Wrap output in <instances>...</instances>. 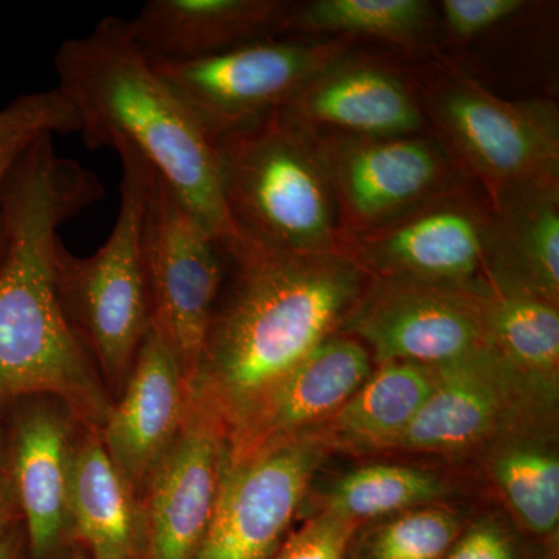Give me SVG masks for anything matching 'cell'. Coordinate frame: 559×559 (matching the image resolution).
Listing matches in <instances>:
<instances>
[{"mask_svg":"<svg viewBox=\"0 0 559 559\" xmlns=\"http://www.w3.org/2000/svg\"><path fill=\"white\" fill-rule=\"evenodd\" d=\"M489 198L496 230V290H521L558 304V180L507 187Z\"/></svg>","mask_w":559,"mask_h":559,"instance_id":"21","label":"cell"},{"mask_svg":"<svg viewBox=\"0 0 559 559\" xmlns=\"http://www.w3.org/2000/svg\"><path fill=\"white\" fill-rule=\"evenodd\" d=\"M231 286L216 307L189 390L227 432L294 367L333 336L366 290L344 250L300 253L235 234L223 240Z\"/></svg>","mask_w":559,"mask_h":559,"instance_id":"2","label":"cell"},{"mask_svg":"<svg viewBox=\"0 0 559 559\" xmlns=\"http://www.w3.org/2000/svg\"><path fill=\"white\" fill-rule=\"evenodd\" d=\"M433 382L432 367L403 360L382 362L331 418V437L358 450L395 448L428 400Z\"/></svg>","mask_w":559,"mask_h":559,"instance_id":"22","label":"cell"},{"mask_svg":"<svg viewBox=\"0 0 559 559\" xmlns=\"http://www.w3.org/2000/svg\"><path fill=\"white\" fill-rule=\"evenodd\" d=\"M103 197L94 173L58 156L53 135L25 151L0 190V401L49 396L97 429L112 403L62 307L55 250L62 224Z\"/></svg>","mask_w":559,"mask_h":559,"instance_id":"1","label":"cell"},{"mask_svg":"<svg viewBox=\"0 0 559 559\" xmlns=\"http://www.w3.org/2000/svg\"><path fill=\"white\" fill-rule=\"evenodd\" d=\"M53 64L86 148L138 151L205 229L221 240L235 235L215 145L138 49L130 20L108 16L90 35L62 40Z\"/></svg>","mask_w":559,"mask_h":559,"instance_id":"3","label":"cell"},{"mask_svg":"<svg viewBox=\"0 0 559 559\" xmlns=\"http://www.w3.org/2000/svg\"><path fill=\"white\" fill-rule=\"evenodd\" d=\"M459 518L439 507L393 514L360 543L359 559H443L459 538Z\"/></svg>","mask_w":559,"mask_h":559,"instance_id":"27","label":"cell"},{"mask_svg":"<svg viewBox=\"0 0 559 559\" xmlns=\"http://www.w3.org/2000/svg\"><path fill=\"white\" fill-rule=\"evenodd\" d=\"M66 559H91V558L84 557L83 554H72V555H70V557H68Z\"/></svg>","mask_w":559,"mask_h":559,"instance_id":"34","label":"cell"},{"mask_svg":"<svg viewBox=\"0 0 559 559\" xmlns=\"http://www.w3.org/2000/svg\"><path fill=\"white\" fill-rule=\"evenodd\" d=\"M312 135L333 183L342 242L460 189L463 173L439 140L421 134L392 139Z\"/></svg>","mask_w":559,"mask_h":559,"instance_id":"10","label":"cell"},{"mask_svg":"<svg viewBox=\"0 0 559 559\" xmlns=\"http://www.w3.org/2000/svg\"><path fill=\"white\" fill-rule=\"evenodd\" d=\"M370 374L369 352L359 342L329 337L227 432V459L252 457L333 418Z\"/></svg>","mask_w":559,"mask_h":559,"instance_id":"15","label":"cell"},{"mask_svg":"<svg viewBox=\"0 0 559 559\" xmlns=\"http://www.w3.org/2000/svg\"><path fill=\"white\" fill-rule=\"evenodd\" d=\"M21 520L20 506L11 480L9 452L0 444V538Z\"/></svg>","mask_w":559,"mask_h":559,"instance_id":"32","label":"cell"},{"mask_svg":"<svg viewBox=\"0 0 559 559\" xmlns=\"http://www.w3.org/2000/svg\"><path fill=\"white\" fill-rule=\"evenodd\" d=\"M25 547H27L25 533L22 532L20 525H14L0 538V559H25Z\"/></svg>","mask_w":559,"mask_h":559,"instance_id":"33","label":"cell"},{"mask_svg":"<svg viewBox=\"0 0 559 559\" xmlns=\"http://www.w3.org/2000/svg\"><path fill=\"white\" fill-rule=\"evenodd\" d=\"M320 457L304 437L235 462L226 452L215 511L193 559L274 557Z\"/></svg>","mask_w":559,"mask_h":559,"instance_id":"12","label":"cell"},{"mask_svg":"<svg viewBox=\"0 0 559 559\" xmlns=\"http://www.w3.org/2000/svg\"><path fill=\"white\" fill-rule=\"evenodd\" d=\"M280 114L311 134L359 139L417 135L426 123L417 98L395 73L344 58L308 81Z\"/></svg>","mask_w":559,"mask_h":559,"instance_id":"17","label":"cell"},{"mask_svg":"<svg viewBox=\"0 0 559 559\" xmlns=\"http://www.w3.org/2000/svg\"><path fill=\"white\" fill-rule=\"evenodd\" d=\"M75 421L68 407L36 396L14 421L9 463L33 559H51L69 536V481Z\"/></svg>","mask_w":559,"mask_h":559,"instance_id":"16","label":"cell"},{"mask_svg":"<svg viewBox=\"0 0 559 559\" xmlns=\"http://www.w3.org/2000/svg\"><path fill=\"white\" fill-rule=\"evenodd\" d=\"M121 160L120 209L108 240L76 257L55 250L62 307L108 380L123 388L148 333L151 299L143 227L154 170L138 151L114 146Z\"/></svg>","mask_w":559,"mask_h":559,"instance_id":"5","label":"cell"},{"mask_svg":"<svg viewBox=\"0 0 559 559\" xmlns=\"http://www.w3.org/2000/svg\"><path fill=\"white\" fill-rule=\"evenodd\" d=\"M432 369V392L395 448L455 452L476 447L502 418L513 370L492 348Z\"/></svg>","mask_w":559,"mask_h":559,"instance_id":"19","label":"cell"},{"mask_svg":"<svg viewBox=\"0 0 559 559\" xmlns=\"http://www.w3.org/2000/svg\"><path fill=\"white\" fill-rule=\"evenodd\" d=\"M436 474L412 466L369 465L342 477L329 496V507L352 522L388 518L418 509L444 495Z\"/></svg>","mask_w":559,"mask_h":559,"instance_id":"25","label":"cell"},{"mask_svg":"<svg viewBox=\"0 0 559 559\" xmlns=\"http://www.w3.org/2000/svg\"><path fill=\"white\" fill-rule=\"evenodd\" d=\"M189 409V384L175 348L151 319L120 400L98 432L132 488L143 489L173 443Z\"/></svg>","mask_w":559,"mask_h":559,"instance_id":"14","label":"cell"},{"mask_svg":"<svg viewBox=\"0 0 559 559\" xmlns=\"http://www.w3.org/2000/svg\"><path fill=\"white\" fill-rule=\"evenodd\" d=\"M80 132L79 114L57 87L14 98L0 109V190L36 140Z\"/></svg>","mask_w":559,"mask_h":559,"instance_id":"28","label":"cell"},{"mask_svg":"<svg viewBox=\"0 0 559 559\" xmlns=\"http://www.w3.org/2000/svg\"><path fill=\"white\" fill-rule=\"evenodd\" d=\"M226 452V428L189 390L178 439L142 492L140 559L194 558L218 500Z\"/></svg>","mask_w":559,"mask_h":559,"instance_id":"13","label":"cell"},{"mask_svg":"<svg viewBox=\"0 0 559 559\" xmlns=\"http://www.w3.org/2000/svg\"><path fill=\"white\" fill-rule=\"evenodd\" d=\"M488 296V294H487ZM484 294L377 278L347 319L381 362L443 367L491 349Z\"/></svg>","mask_w":559,"mask_h":559,"instance_id":"11","label":"cell"},{"mask_svg":"<svg viewBox=\"0 0 559 559\" xmlns=\"http://www.w3.org/2000/svg\"><path fill=\"white\" fill-rule=\"evenodd\" d=\"M489 345L513 371L557 380L558 304L521 290H492L485 299Z\"/></svg>","mask_w":559,"mask_h":559,"instance_id":"23","label":"cell"},{"mask_svg":"<svg viewBox=\"0 0 559 559\" xmlns=\"http://www.w3.org/2000/svg\"><path fill=\"white\" fill-rule=\"evenodd\" d=\"M289 9L278 0H150L130 27L151 64H179L274 38Z\"/></svg>","mask_w":559,"mask_h":559,"instance_id":"18","label":"cell"},{"mask_svg":"<svg viewBox=\"0 0 559 559\" xmlns=\"http://www.w3.org/2000/svg\"><path fill=\"white\" fill-rule=\"evenodd\" d=\"M356 524L325 510L283 540L271 559H345Z\"/></svg>","mask_w":559,"mask_h":559,"instance_id":"29","label":"cell"},{"mask_svg":"<svg viewBox=\"0 0 559 559\" xmlns=\"http://www.w3.org/2000/svg\"><path fill=\"white\" fill-rule=\"evenodd\" d=\"M151 319L170 340L187 384L197 378L227 275L223 240L154 171L143 227Z\"/></svg>","mask_w":559,"mask_h":559,"instance_id":"9","label":"cell"},{"mask_svg":"<svg viewBox=\"0 0 559 559\" xmlns=\"http://www.w3.org/2000/svg\"><path fill=\"white\" fill-rule=\"evenodd\" d=\"M430 117L457 168H466L489 197L507 187L558 180L557 108L509 102L466 76L444 79L429 98Z\"/></svg>","mask_w":559,"mask_h":559,"instance_id":"8","label":"cell"},{"mask_svg":"<svg viewBox=\"0 0 559 559\" xmlns=\"http://www.w3.org/2000/svg\"><path fill=\"white\" fill-rule=\"evenodd\" d=\"M443 559H516V551L506 530L480 522L459 536Z\"/></svg>","mask_w":559,"mask_h":559,"instance_id":"31","label":"cell"},{"mask_svg":"<svg viewBox=\"0 0 559 559\" xmlns=\"http://www.w3.org/2000/svg\"><path fill=\"white\" fill-rule=\"evenodd\" d=\"M344 43L264 39L179 64L153 66L215 145L278 112L342 60Z\"/></svg>","mask_w":559,"mask_h":559,"instance_id":"6","label":"cell"},{"mask_svg":"<svg viewBox=\"0 0 559 559\" xmlns=\"http://www.w3.org/2000/svg\"><path fill=\"white\" fill-rule=\"evenodd\" d=\"M68 514L70 538L91 559H140L142 499L109 457L98 429L86 428L75 441Z\"/></svg>","mask_w":559,"mask_h":559,"instance_id":"20","label":"cell"},{"mask_svg":"<svg viewBox=\"0 0 559 559\" xmlns=\"http://www.w3.org/2000/svg\"><path fill=\"white\" fill-rule=\"evenodd\" d=\"M495 477L520 520L538 535L559 524L557 452L535 443L510 444L495 462Z\"/></svg>","mask_w":559,"mask_h":559,"instance_id":"26","label":"cell"},{"mask_svg":"<svg viewBox=\"0 0 559 559\" xmlns=\"http://www.w3.org/2000/svg\"><path fill=\"white\" fill-rule=\"evenodd\" d=\"M524 5L522 0H443L441 11L448 32L469 39L502 24Z\"/></svg>","mask_w":559,"mask_h":559,"instance_id":"30","label":"cell"},{"mask_svg":"<svg viewBox=\"0 0 559 559\" xmlns=\"http://www.w3.org/2000/svg\"><path fill=\"white\" fill-rule=\"evenodd\" d=\"M433 9L425 0H316L290 7L283 32L364 36L411 43L429 31Z\"/></svg>","mask_w":559,"mask_h":559,"instance_id":"24","label":"cell"},{"mask_svg":"<svg viewBox=\"0 0 559 559\" xmlns=\"http://www.w3.org/2000/svg\"><path fill=\"white\" fill-rule=\"evenodd\" d=\"M457 189L342 242L367 274L487 294L496 290V230L489 205Z\"/></svg>","mask_w":559,"mask_h":559,"instance_id":"7","label":"cell"},{"mask_svg":"<svg viewBox=\"0 0 559 559\" xmlns=\"http://www.w3.org/2000/svg\"><path fill=\"white\" fill-rule=\"evenodd\" d=\"M215 150L235 234L288 252H341L336 198L314 135L278 110Z\"/></svg>","mask_w":559,"mask_h":559,"instance_id":"4","label":"cell"}]
</instances>
